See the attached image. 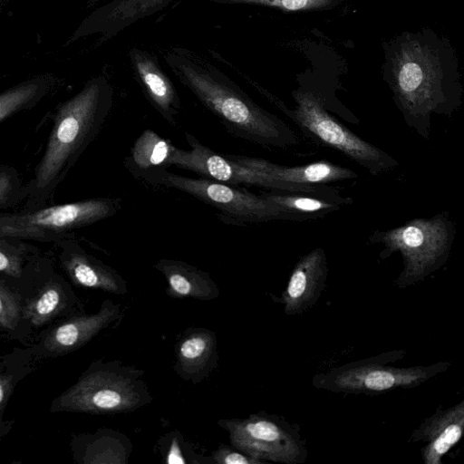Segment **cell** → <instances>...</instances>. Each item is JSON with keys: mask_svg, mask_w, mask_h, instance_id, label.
<instances>
[{"mask_svg": "<svg viewBox=\"0 0 464 464\" xmlns=\"http://www.w3.org/2000/svg\"><path fill=\"white\" fill-rule=\"evenodd\" d=\"M463 428L464 401L426 420L412 434L414 441L426 442L421 449L423 462L441 464L442 457L461 439Z\"/></svg>", "mask_w": 464, "mask_h": 464, "instance_id": "19", "label": "cell"}, {"mask_svg": "<svg viewBox=\"0 0 464 464\" xmlns=\"http://www.w3.org/2000/svg\"><path fill=\"white\" fill-rule=\"evenodd\" d=\"M162 56L179 82L231 135L268 149L288 150L299 144L298 135L286 122L259 106L198 53L171 46Z\"/></svg>", "mask_w": 464, "mask_h": 464, "instance_id": "1", "label": "cell"}, {"mask_svg": "<svg viewBox=\"0 0 464 464\" xmlns=\"http://www.w3.org/2000/svg\"><path fill=\"white\" fill-rule=\"evenodd\" d=\"M227 157L253 169L264 172L274 180L293 185H328L358 177V174L353 169L327 160L287 167L246 155L227 154Z\"/></svg>", "mask_w": 464, "mask_h": 464, "instance_id": "18", "label": "cell"}, {"mask_svg": "<svg viewBox=\"0 0 464 464\" xmlns=\"http://www.w3.org/2000/svg\"><path fill=\"white\" fill-rule=\"evenodd\" d=\"M392 85L404 122L424 140L430 139L431 114L451 117L460 105L459 92L447 86L440 71L421 55L400 62Z\"/></svg>", "mask_w": 464, "mask_h": 464, "instance_id": "7", "label": "cell"}, {"mask_svg": "<svg viewBox=\"0 0 464 464\" xmlns=\"http://www.w3.org/2000/svg\"><path fill=\"white\" fill-rule=\"evenodd\" d=\"M113 101L111 84L104 76H97L57 106L44 152L27 183L24 208L44 206L53 198L56 188L98 136Z\"/></svg>", "mask_w": 464, "mask_h": 464, "instance_id": "2", "label": "cell"}, {"mask_svg": "<svg viewBox=\"0 0 464 464\" xmlns=\"http://www.w3.org/2000/svg\"><path fill=\"white\" fill-rule=\"evenodd\" d=\"M455 233L450 213L442 211L429 218L409 220L388 230H375L369 241L384 246L382 256L401 253L403 270L397 282L401 286H407L424 279L445 264Z\"/></svg>", "mask_w": 464, "mask_h": 464, "instance_id": "4", "label": "cell"}, {"mask_svg": "<svg viewBox=\"0 0 464 464\" xmlns=\"http://www.w3.org/2000/svg\"><path fill=\"white\" fill-rule=\"evenodd\" d=\"M185 139L189 149L175 147L169 160L170 166L194 172L200 178L232 186H256L276 192L286 190L285 183L274 180L264 172L214 151L192 134L185 132Z\"/></svg>", "mask_w": 464, "mask_h": 464, "instance_id": "13", "label": "cell"}, {"mask_svg": "<svg viewBox=\"0 0 464 464\" xmlns=\"http://www.w3.org/2000/svg\"><path fill=\"white\" fill-rule=\"evenodd\" d=\"M218 424L227 432L232 446L265 463L305 460L306 450L297 431L276 415L256 412L243 419H220Z\"/></svg>", "mask_w": 464, "mask_h": 464, "instance_id": "9", "label": "cell"}, {"mask_svg": "<svg viewBox=\"0 0 464 464\" xmlns=\"http://www.w3.org/2000/svg\"><path fill=\"white\" fill-rule=\"evenodd\" d=\"M133 75L153 108L169 124L177 125L180 99L158 57L150 51L132 46L128 53Z\"/></svg>", "mask_w": 464, "mask_h": 464, "instance_id": "15", "label": "cell"}, {"mask_svg": "<svg viewBox=\"0 0 464 464\" xmlns=\"http://www.w3.org/2000/svg\"><path fill=\"white\" fill-rule=\"evenodd\" d=\"M294 99V109L276 104L313 142L338 151L372 176L392 170L399 165L392 156L359 137L328 112L326 99L320 93L297 92Z\"/></svg>", "mask_w": 464, "mask_h": 464, "instance_id": "5", "label": "cell"}, {"mask_svg": "<svg viewBox=\"0 0 464 464\" xmlns=\"http://www.w3.org/2000/svg\"><path fill=\"white\" fill-rule=\"evenodd\" d=\"M36 367L26 346H16L0 355V439L6 437L14 424L13 420L5 418V409L14 389Z\"/></svg>", "mask_w": 464, "mask_h": 464, "instance_id": "24", "label": "cell"}, {"mask_svg": "<svg viewBox=\"0 0 464 464\" xmlns=\"http://www.w3.org/2000/svg\"><path fill=\"white\" fill-rule=\"evenodd\" d=\"M153 267L166 279V294L172 298L211 301L220 291L210 275L187 262L176 259H159Z\"/></svg>", "mask_w": 464, "mask_h": 464, "instance_id": "22", "label": "cell"}, {"mask_svg": "<svg viewBox=\"0 0 464 464\" xmlns=\"http://www.w3.org/2000/svg\"><path fill=\"white\" fill-rule=\"evenodd\" d=\"M120 198L99 197L0 213V236L55 244L75 230L116 215Z\"/></svg>", "mask_w": 464, "mask_h": 464, "instance_id": "6", "label": "cell"}, {"mask_svg": "<svg viewBox=\"0 0 464 464\" xmlns=\"http://www.w3.org/2000/svg\"><path fill=\"white\" fill-rule=\"evenodd\" d=\"M327 271V258L322 247L303 256L292 270L282 294L284 312L296 314L311 307L324 286Z\"/></svg>", "mask_w": 464, "mask_h": 464, "instance_id": "17", "label": "cell"}, {"mask_svg": "<svg viewBox=\"0 0 464 464\" xmlns=\"http://www.w3.org/2000/svg\"><path fill=\"white\" fill-rule=\"evenodd\" d=\"M0 337L23 346L29 345L34 337L24 317L22 293L3 277H0Z\"/></svg>", "mask_w": 464, "mask_h": 464, "instance_id": "26", "label": "cell"}, {"mask_svg": "<svg viewBox=\"0 0 464 464\" xmlns=\"http://www.w3.org/2000/svg\"><path fill=\"white\" fill-rule=\"evenodd\" d=\"M216 5H257L279 7L285 10H300L325 5L329 0H208Z\"/></svg>", "mask_w": 464, "mask_h": 464, "instance_id": "31", "label": "cell"}, {"mask_svg": "<svg viewBox=\"0 0 464 464\" xmlns=\"http://www.w3.org/2000/svg\"><path fill=\"white\" fill-rule=\"evenodd\" d=\"M53 246L56 265L73 286L116 295L128 294V284L122 276L88 253L75 236L63 238Z\"/></svg>", "mask_w": 464, "mask_h": 464, "instance_id": "14", "label": "cell"}, {"mask_svg": "<svg viewBox=\"0 0 464 464\" xmlns=\"http://www.w3.org/2000/svg\"><path fill=\"white\" fill-rule=\"evenodd\" d=\"M152 400L142 369L102 358L51 401L49 411L114 415L135 411Z\"/></svg>", "mask_w": 464, "mask_h": 464, "instance_id": "3", "label": "cell"}, {"mask_svg": "<svg viewBox=\"0 0 464 464\" xmlns=\"http://www.w3.org/2000/svg\"><path fill=\"white\" fill-rule=\"evenodd\" d=\"M72 457L78 464H127L133 446L123 433L110 428L72 435Z\"/></svg>", "mask_w": 464, "mask_h": 464, "instance_id": "21", "label": "cell"}, {"mask_svg": "<svg viewBox=\"0 0 464 464\" xmlns=\"http://www.w3.org/2000/svg\"><path fill=\"white\" fill-rule=\"evenodd\" d=\"M121 305L104 299L92 313L72 315L60 320L37 333L26 346L34 362H41L72 353L102 332L120 323L123 317Z\"/></svg>", "mask_w": 464, "mask_h": 464, "instance_id": "12", "label": "cell"}, {"mask_svg": "<svg viewBox=\"0 0 464 464\" xmlns=\"http://www.w3.org/2000/svg\"><path fill=\"white\" fill-rule=\"evenodd\" d=\"M262 195L278 208L282 220L306 221L320 218L352 205L353 199L340 195L333 187L315 192H265Z\"/></svg>", "mask_w": 464, "mask_h": 464, "instance_id": "20", "label": "cell"}, {"mask_svg": "<svg viewBox=\"0 0 464 464\" xmlns=\"http://www.w3.org/2000/svg\"><path fill=\"white\" fill-rule=\"evenodd\" d=\"M50 87V81L37 78L23 82L1 92L0 122L35 106L47 94Z\"/></svg>", "mask_w": 464, "mask_h": 464, "instance_id": "28", "label": "cell"}, {"mask_svg": "<svg viewBox=\"0 0 464 464\" xmlns=\"http://www.w3.org/2000/svg\"><path fill=\"white\" fill-rule=\"evenodd\" d=\"M157 449L162 457V462L165 463H211L209 457L205 458L198 455L178 430H172L161 436L158 440Z\"/></svg>", "mask_w": 464, "mask_h": 464, "instance_id": "29", "label": "cell"}, {"mask_svg": "<svg viewBox=\"0 0 464 464\" xmlns=\"http://www.w3.org/2000/svg\"><path fill=\"white\" fill-rule=\"evenodd\" d=\"M28 185L16 169L0 164V210L10 209L25 201Z\"/></svg>", "mask_w": 464, "mask_h": 464, "instance_id": "30", "label": "cell"}, {"mask_svg": "<svg viewBox=\"0 0 464 464\" xmlns=\"http://www.w3.org/2000/svg\"><path fill=\"white\" fill-rule=\"evenodd\" d=\"M174 149L170 140L151 130H145L135 140L125 166L134 177L148 170L166 169L170 167Z\"/></svg>", "mask_w": 464, "mask_h": 464, "instance_id": "27", "label": "cell"}, {"mask_svg": "<svg viewBox=\"0 0 464 464\" xmlns=\"http://www.w3.org/2000/svg\"><path fill=\"white\" fill-rule=\"evenodd\" d=\"M41 252L28 241L0 236V277L23 293L29 285L34 261Z\"/></svg>", "mask_w": 464, "mask_h": 464, "instance_id": "25", "label": "cell"}, {"mask_svg": "<svg viewBox=\"0 0 464 464\" xmlns=\"http://www.w3.org/2000/svg\"><path fill=\"white\" fill-rule=\"evenodd\" d=\"M211 463L216 464H264L265 462L254 459L236 447L220 444L209 456Z\"/></svg>", "mask_w": 464, "mask_h": 464, "instance_id": "32", "label": "cell"}, {"mask_svg": "<svg viewBox=\"0 0 464 464\" xmlns=\"http://www.w3.org/2000/svg\"><path fill=\"white\" fill-rule=\"evenodd\" d=\"M22 295L24 317L34 335L60 320L86 312L83 301L49 253L41 252L34 259L29 285Z\"/></svg>", "mask_w": 464, "mask_h": 464, "instance_id": "10", "label": "cell"}, {"mask_svg": "<svg viewBox=\"0 0 464 464\" xmlns=\"http://www.w3.org/2000/svg\"><path fill=\"white\" fill-rule=\"evenodd\" d=\"M175 0H111L99 8L89 24L92 30L112 37L132 24L150 17Z\"/></svg>", "mask_w": 464, "mask_h": 464, "instance_id": "23", "label": "cell"}, {"mask_svg": "<svg viewBox=\"0 0 464 464\" xmlns=\"http://www.w3.org/2000/svg\"><path fill=\"white\" fill-rule=\"evenodd\" d=\"M175 372L184 381L198 384L206 380L218 364L217 334L205 327H189L177 341Z\"/></svg>", "mask_w": 464, "mask_h": 464, "instance_id": "16", "label": "cell"}, {"mask_svg": "<svg viewBox=\"0 0 464 464\" xmlns=\"http://www.w3.org/2000/svg\"><path fill=\"white\" fill-rule=\"evenodd\" d=\"M448 366V362H438L430 366L394 367L368 359L320 374L314 383L336 392L378 393L418 386Z\"/></svg>", "mask_w": 464, "mask_h": 464, "instance_id": "11", "label": "cell"}, {"mask_svg": "<svg viewBox=\"0 0 464 464\" xmlns=\"http://www.w3.org/2000/svg\"><path fill=\"white\" fill-rule=\"evenodd\" d=\"M144 183L152 187L180 190L218 209L228 223L246 225L282 220L281 211L262 194L204 178H190L166 169L138 174Z\"/></svg>", "mask_w": 464, "mask_h": 464, "instance_id": "8", "label": "cell"}]
</instances>
